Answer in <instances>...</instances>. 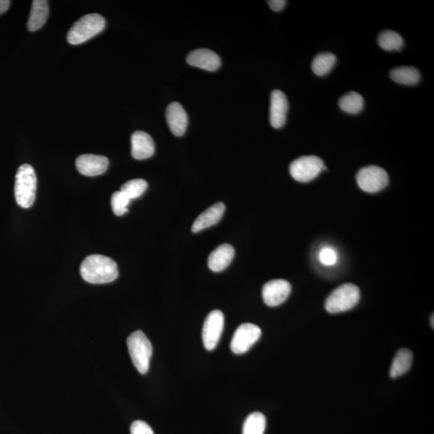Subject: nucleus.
<instances>
[{"label": "nucleus", "instance_id": "1", "mask_svg": "<svg viewBox=\"0 0 434 434\" xmlns=\"http://www.w3.org/2000/svg\"><path fill=\"white\" fill-rule=\"evenodd\" d=\"M80 273L86 282L92 284L112 283L119 276L117 264L112 259L100 254H93L84 259Z\"/></svg>", "mask_w": 434, "mask_h": 434}, {"label": "nucleus", "instance_id": "2", "mask_svg": "<svg viewBox=\"0 0 434 434\" xmlns=\"http://www.w3.org/2000/svg\"><path fill=\"white\" fill-rule=\"evenodd\" d=\"M105 20L99 14H89L84 15L68 31L67 40L73 45L84 43L97 36L104 30Z\"/></svg>", "mask_w": 434, "mask_h": 434}, {"label": "nucleus", "instance_id": "3", "mask_svg": "<svg viewBox=\"0 0 434 434\" xmlns=\"http://www.w3.org/2000/svg\"><path fill=\"white\" fill-rule=\"evenodd\" d=\"M37 179L34 169L29 164H23L15 174V197L24 209H29L36 198Z\"/></svg>", "mask_w": 434, "mask_h": 434}, {"label": "nucleus", "instance_id": "4", "mask_svg": "<svg viewBox=\"0 0 434 434\" xmlns=\"http://www.w3.org/2000/svg\"><path fill=\"white\" fill-rule=\"evenodd\" d=\"M127 346L132 363L141 374H146L150 368L152 345L144 332L137 331L127 338Z\"/></svg>", "mask_w": 434, "mask_h": 434}, {"label": "nucleus", "instance_id": "5", "mask_svg": "<svg viewBox=\"0 0 434 434\" xmlns=\"http://www.w3.org/2000/svg\"><path fill=\"white\" fill-rule=\"evenodd\" d=\"M361 299V291L357 285L346 283L336 288L328 296L325 308L331 314L341 313L352 309Z\"/></svg>", "mask_w": 434, "mask_h": 434}, {"label": "nucleus", "instance_id": "6", "mask_svg": "<svg viewBox=\"0 0 434 434\" xmlns=\"http://www.w3.org/2000/svg\"><path fill=\"white\" fill-rule=\"evenodd\" d=\"M326 169L324 161L320 157L315 156H301L291 163L290 173L295 181L308 183L313 181Z\"/></svg>", "mask_w": 434, "mask_h": 434}, {"label": "nucleus", "instance_id": "7", "mask_svg": "<svg viewBox=\"0 0 434 434\" xmlns=\"http://www.w3.org/2000/svg\"><path fill=\"white\" fill-rule=\"evenodd\" d=\"M359 187L364 192L375 193L384 189L389 184V174L384 169L377 166L365 167L357 174Z\"/></svg>", "mask_w": 434, "mask_h": 434}, {"label": "nucleus", "instance_id": "8", "mask_svg": "<svg viewBox=\"0 0 434 434\" xmlns=\"http://www.w3.org/2000/svg\"><path fill=\"white\" fill-rule=\"evenodd\" d=\"M225 317L220 310L211 311L204 321L202 338L204 347L213 351L220 341L224 330Z\"/></svg>", "mask_w": 434, "mask_h": 434}, {"label": "nucleus", "instance_id": "9", "mask_svg": "<svg viewBox=\"0 0 434 434\" xmlns=\"http://www.w3.org/2000/svg\"><path fill=\"white\" fill-rule=\"evenodd\" d=\"M262 336L260 327L253 324H244L236 330L231 342L232 352L241 354L247 352Z\"/></svg>", "mask_w": 434, "mask_h": 434}, {"label": "nucleus", "instance_id": "10", "mask_svg": "<svg viewBox=\"0 0 434 434\" xmlns=\"http://www.w3.org/2000/svg\"><path fill=\"white\" fill-rule=\"evenodd\" d=\"M291 292V285L287 280H269L262 289V298L269 306H278L287 300Z\"/></svg>", "mask_w": 434, "mask_h": 434}, {"label": "nucleus", "instance_id": "11", "mask_svg": "<svg viewBox=\"0 0 434 434\" xmlns=\"http://www.w3.org/2000/svg\"><path fill=\"white\" fill-rule=\"evenodd\" d=\"M76 166L77 171L83 176L97 177L107 172L109 160L103 156L82 155L77 158Z\"/></svg>", "mask_w": 434, "mask_h": 434}, {"label": "nucleus", "instance_id": "12", "mask_svg": "<svg viewBox=\"0 0 434 434\" xmlns=\"http://www.w3.org/2000/svg\"><path fill=\"white\" fill-rule=\"evenodd\" d=\"M289 103L287 96L280 91H274L271 97V110H269V121L274 128L279 129L287 121Z\"/></svg>", "mask_w": 434, "mask_h": 434}, {"label": "nucleus", "instance_id": "13", "mask_svg": "<svg viewBox=\"0 0 434 434\" xmlns=\"http://www.w3.org/2000/svg\"><path fill=\"white\" fill-rule=\"evenodd\" d=\"M188 65L202 68L206 71L214 72L221 66V60L214 51L207 49H199L190 52L187 57Z\"/></svg>", "mask_w": 434, "mask_h": 434}, {"label": "nucleus", "instance_id": "14", "mask_svg": "<svg viewBox=\"0 0 434 434\" xmlns=\"http://www.w3.org/2000/svg\"><path fill=\"white\" fill-rule=\"evenodd\" d=\"M166 119L169 128L174 135L181 137L185 134L188 117L181 104L172 103L169 105L166 110Z\"/></svg>", "mask_w": 434, "mask_h": 434}, {"label": "nucleus", "instance_id": "15", "mask_svg": "<svg viewBox=\"0 0 434 434\" xmlns=\"http://www.w3.org/2000/svg\"><path fill=\"white\" fill-rule=\"evenodd\" d=\"M155 153V142L144 131H135L131 136V156L135 160L149 158Z\"/></svg>", "mask_w": 434, "mask_h": 434}, {"label": "nucleus", "instance_id": "16", "mask_svg": "<svg viewBox=\"0 0 434 434\" xmlns=\"http://www.w3.org/2000/svg\"><path fill=\"white\" fill-rule=\"evenodd\" d=\"M225 210V206L221 202L211 206L195 220L192 227L193 232H199L218 223L224 215Z\"/></svg>", "mask_w": 434, "mask_h": 434}, {"label": "nucleus", "instance_id": "17", "mask_svg": "<svg viewBox=\"0 0 434 434\" xmlns=\"http://www.w3.org/2000/svg\"><path fill=\"white\" fill-rule=\"evenodd\" d=\"M234 247L229 244L221 245L211 253L209 257V267L211 271L221 272L230 266L234 257Z\"/></svg>", "mask_w": 434, "mask_h": 434}, {"label": "nucleus", "instance_id": "18", "mask_svg": "<svg viewBox=\"0 0 434 434\" xmlns=\"http://www.w3.org/2000/svg\"><path fill=\"white\" fill-rule=\"evenodd\" d=\"M49 14V2L46 0H34L31 4L28 29L30 31H36L43 27Z\"/></svg>", "mask_w": 434, "mask_h": 434}, {"label": "nucleus", "instance_id": "19", "mask_svg": "<svg viewBox=\"0 0 434 434\" xmlns=\"http://www.w3.org/2000/svg\"><path fill=\"white\" fill-rule=\"evenodd\" d=\"M412 359H414V356H412L411 351L405 348L401 349L396 353L393 364H391L389 372L390 377L396 378L409 371L412 363Z\"/></svg>", "mask_w": 434, "mask_h": 434}, {"label": "nucleus", "instance_id": "20", "mask_svg": "<svg viewBox=\"0 0 434 434\" xmlns=\"http://www.w3.org/2000/svg\"><path fill=\"white\" fill-rule=\"evenodd\" d=\"M390 77L396 83L414 86L419 82L421 74L414 67H399L391 71Z\"/></svg>", "mask_w": 434, "mask_h": 434}, {"label": "nucleus", "instance_id": "21", "mask_svg": "<svg viewBox=\"0 0 434 434\" xmlns=\"http://www.w3.org/2000/svg\"><path fill=\"white\" fill-rule=\"evenodd\" d=\"M336 63V57L330 52H324L317 55L312 61V71L317 76H325L334 68Z\"/></svg>", "mask_w": 434, "mask_h": 434}, {"label": "nucleus", "instance_id": "22", "mask_svg": "<svg viewBox=\"0 0 434 434\" xmlns=\"http://www.w3.org/2000/svg\"><path fill=\"white\" fill-rule=\"evenodd\" d=\"M341 109L344 112L357 114L361 112L364 107V100L361 94L357 92L347 93L338 102Z\"/></svg>", "mask_w": 434, "mask_h": 434}, {"label": "nucleus", "instance_id": "23", "mask_svg": "<svg viewBox=\"0 0 434 434\" xmlns=\"http://www.w3.org/2000/svg\"><path fill=\"white\" fill-rule=\"evenodd\" d=\"M266 426V417L262 412H254L246 418L242 434H264Z\"/></svg>", "mask_w": 434, "mask_h": 434}, {"label": "nucleus", "instance_id": "24", "mask_svg": "<svg viewBox=\"0 0 434 434\" xmlns=\"http://www.w3.org/2000/svg\"><path fill=\"white\" fill-rule=\"evenodd\" d=\"M378 44L384 50L399 51L404 45V40L396 31L386 30L379 35Z\"/></svg>", "mask_w": 434, "mask_h": 434}, {"label": "nucleus", "instance_id": "25", "mask_svg": "<svg viewBox=\"0 0 434 434\" xmlns=\"http://www.w3.org/2000/svg\"><path fill=\"white\" fill-rule=\"evenodd\" d=\"M147 187V182L144 179H135L125 183L121 188V192H123L127 197L133 200L140 197Z\"/></svg>", "mask_w": 434, "mask_h": 434}, {"label": "nucleus", "instance_id": "26", "mask_svg": "<svg viewBox=\"0 0 434 434\" xmlns=\"http://www.w3.org/2000/svg\"><path fill=\"white\" fill-rule=\"evenodd\" d=\"M130 200L121 190L115 192L111 197V206H112L114 214L119 216L126 214L128 211L127 207H128Z\"/></svg>", "mask_w": 434, "mask_h": 434}, {"label": "nucleus", "instance_id": "27", "mask_svg": "<svg viewBox=\"0 0 434 434\" xmlns=\"http://www.w3.org/2000/svg\"><path fill=\"white\" fill-rule=\"evenodd\" d=\"M319 257L320 262L325 266H333L337 262L338 254L334 248L324 247L320 250Z\"/></svg>", "mask_w": 434, "mask_h": 434}, {"label": "nucleus", "instance_id": "28", "mask_svg": "<svg viewBox=\"0 0 434 434\" xmlns=\"http://www.w3.org/2000/svg\"><path fill=\"white\" fill-rule=\"evenodd\" d=\"M130 434H155L147 423L142 421H135L130 426Z\"/></svg>", "mask_w": 434, "mask_h": 434}, {"label": "nucleus", "instance_id": "29", "mask_svg": "<svg viewBox=\"0 0 434 434\" xmlns=\"http://www.w3.org/2000/svg\"><path fill=\"white\" fill-rule=\"evenodd\" d=\"M287 3V2L285 1V0H271V1H268L269 8L274 12H280L285 8Z\"/></svg>", "mask_w": 434, "mask_h": 434}, {"label": "nucleus", "instance_id": "30", "mask_svg": "<svg viewBox=\"0 0 434 434\" xmlns=\"http://www.w3.org/2000/svg\"><path fill=\"white\" fill-rule=\"evenodd\" d=\"M10 5V1L8 0H0V15L6 13Z\"/></svg>", "mask_w": 434, "mask_h": 434}, {"label": "nucleus", "instance_id": "31", "mask_svg": "<svg viewBox=\"0 0 434 434\" xmlns=\"http://www.w3.org/2000/svg\"><path fill=\"white\" fill-rule=\"evenodd\" d=\"M434 324H433V315H432V327L433 328Z\"/></svg>", "mask_w": 434, "mask_h": 434}]
</instances>
